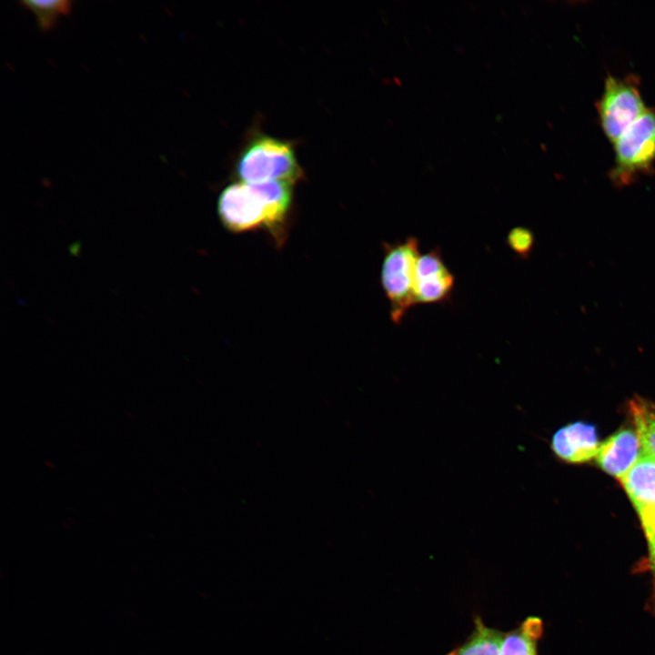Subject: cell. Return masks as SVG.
I'll return each instance as SVG.
<instances>
[{
  "label": "cell",
  "mask_w": 655,
  "mask_h": 655,
  "mask_svg": "<svg viewBox=\"0 0 655 655\" xmlns=\"http://www.w3.org/2000/svg\"><path fill=\"white\" fill-rule=\"evenodd\" d=\"M613 145L615 160L609 176L615 186H627L640 176L653 172L655 106L648 108Z\"/></svg>",
  "instance_id": "6da1fadb"
},
{
  "label": "cell",
  "mask_w": 655,
  "mask_h": 655,
  "mask_svg": "<svg viewBox=\"0 0 655 655\" xmlns=\"http://www.w3.org/2000/svg\"><path fill=\"white\" fill-rule=\"evenodd\" d=\"M380 280L390 304V317L398 324L416 304V267L419 257V242L416 237L386 244Z\"/></svg>",
  "instance_id": "7a4b0ae2"
},
{
  "label": "cell",
  "mask_w": 655,
  "mask_h": 655,
  "mask_svg": "<svg viewBox=\"0 0 655 655\" xmlns=\"http://www.w3.org/2000/svg\"><path fill=\"white\" fill-rule=\"evenodd\" d=\"M237 174L241 182L293 183L301 176L292 146L280 139L261 136L253 139L240 155Z\"/></svg>",
  "instance_id": "3957f363"
},
{
  "label": "cell",
  "mask_w": 655,
  "mask_h": 655,
  "mask_svg": "<svg viewBox=\"0 0 655 655\" xmlns=\"http://www.w3.org/2000/svg\"><path fill=\"white\" fill-rule=\"evenodd\" d=\"M596 108L602 131L612 144L648 109L640 81L633 75L622 77L608 75Z\"/></svg>",
  "instance_id": "277c9868"
},
{
  "label": "cell",
  "mask_w": 655,
  "mask_h": 655,
  "mask_svg": "<svg viewBox=\"0 0 655 655\" xmlns=\"http://www.w3.org/2000/svg\"><path fill=\"white\" fill-rule=\"evenodd\" d=\"M218 216L233 232H244L266 226L278 227L268 202L256 184L228 185L219 195Z\"/></svg>",
  "instance_id": "5b68a950"
},
{
  "label": "cell",
  "mask_w": 655,
  "mask_h": 655,
  "mask_svg": "<svg viewBox=\"0 0 655 655\" xmlns=\"http://www.w3.org/2000/svg\"><path fill=\"white\" fill-rule=\"evenodd\" d=\"M455 279L446 267L438 248L419 256L416 267V304L441 303L448 300Z\"/></svg>",
  "instance_id": "8992f818"
},
{
  "label": "cell",
  "mask_w": 655,
  "mask_h": 655,
  "mask_svg": "<svg viewBox=\"0 0 655 655\" xmlns=\"http://www.w3.org/2000/svg\"><path fill=\"white\" fill-rule=\"evenodd\" d=\"M641 452L637 432L623 428L600 445L595 458L604 471L620 479L632 468Z\"/></svg>",
  "instance_id": "52a82bcc"
},
{
  "label": "cell",
  "mask_w": 655,
  "mask_h": 655,
  "mask_svg": "<svg viewBox=\"0 0 655 655\" xmlns=\"http://www.w3.org/2000/svg\"><path fill=\"white\" fill-rule=\"evenodd\" d=\"M599 447L595 426L584 422L568 424L558 429L551 438L554 454L570 463L595 458Z\"/></svg>",
  "instance_id": "ba28073f"
},
{
  "label": "cell",
  "mask_w": 655,
  "mask_h": 655,
  "mask_svg": "<svg viewBox=\"0 0 655 655\" xmlns=\"http://www.w3.org/2000/svg\"><path fill=\"white\" fill-rule=\"evenodd\" d=\"M620 481L639 513L655 505V456L642 451Z\"/></svg>",
  "instance_id": "9c48e42d"
},
{
  "label": "cell",
  "mask_w": 655,
  "mask_h": 655,
  "mask_svg": "<svg viewBox=\"0 0 655 655\" xmlns=\"http://www.w3.org/2000/svg\"><path fill=\"white\" fill-rule=\"evenodd\" d=\"M542 632L538 618H529L517 630L505 635L499 655H536V645Z\"/></svg>",
  "instance_id": "30bf717a"
},
{
  "label": "cell",
  "mask_w": 655,
  "mask_h": 655,
  "mask_svg": "<svg viewBox=\"0 0 655 655\" xmlns=\"http://www.w3.org/2000/svg\"><path fill=\"white\" fill-rule=\"evenodd\" d=\"M504 638L505 634L486 627L478 619L470 638L448 655H499Z\"/></svg>",
  "instance_id": "8fae6325"
},
{
  "label": "cell",
  "mask_w": 655,
  "mask_h": 655,
  "mask_svg": "<svg viewBox=\"0 0 655 655\" xmlns=\"http://www.w3.org/2000/svg\"><path fill=\"white\" fill-rule=\"evenodd\" d=\"M630 411L642 451L655 456V403L634 398L630 401Z\"/></svg>",
  "instance_id": "7c38bea8"
},
{
  "label": "cell",
  "mask_w": 655,
  "mask_h": 655,
  "mask_svg": "<svg viewBox=\"0 0 655 655\" xmlns=\"http://www.w3.org/2000/svg\"><path fill=\"white\" fill-rule=\"evenodd\" d=\"M20 4L35 14L38 27L43 31L51 29L57 18L68 14L71 8V2L67 0H25Z\"/></svg>",
  "instance_id": "4fadbf2b"
},
{
  "label": "cell",
  "mask_w": 655,
  "mask_h": 655,
  "mask_svg": "<svg viewBox=\"0 0 655 655\" xmlns=\"http://www.w3.org/2000/svg\"><path fill=\"white\" fill-rule=\"evenodd\" d=\"M509 247L520 257H528L534 246V235L525 227H515L508 234Z\"/></svg>",
  "instance_id": "5bb4252c"
},
{
  "label": "cell",
  "mask_w": 655,
  "mask_h": 655,
  "mask_svg": "<svg viewBox=\"0 0 655 655\" xmlns=\"http://www.w3.org/2000/svg\"><path fill=\"white\" fill-rule=\"evenodd\" d=\"M639 514L648 540L655 539V505L640 511Z\"/></svg>",
  "instance_id": "9a60e30c"
},
{
  "label": "cell",
  "mask_w": 655,
  "mask_h": 655,
  "mask_svg": "<svg viewBox=\"0 0 655 655\" xmlns=\"http://www.w3.org/2000/svg\"><path fill=\"white\" fill-rule=\"evenodd\" d=\"M648 541H649L650 559H651L652 566L655 570V539H651V540H648Z\"/></svg>",
  "instance_id": "2e32d148"
}]
</instances>
